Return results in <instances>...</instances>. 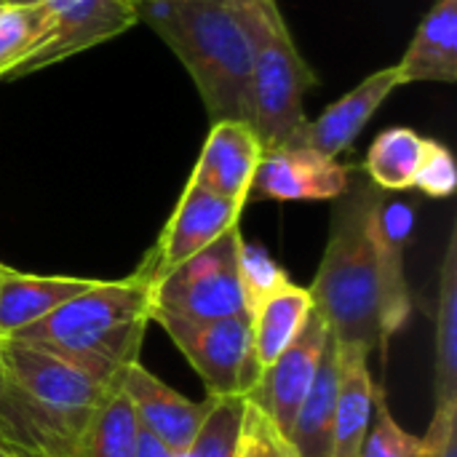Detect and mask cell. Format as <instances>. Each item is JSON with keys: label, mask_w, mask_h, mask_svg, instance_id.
<instances>
[{"label": "cell", "mask_w": 457, "mask_h": 457, "mask_svg": "<svg viewBox=\"0 0 457 457\" xmlns=\"http://www.w3.org/2000/svg\"><path fill=\"white\" fill-rule=\"evenodd\" d=\"M5 386L0 394V453L5 457H83L88 426L115 386L78 367L0 340Z\"/></svg>", "instance_id": "6da1fadb"}, {"label": "cell", "mask_w": 457, "mask_h": 457, "mask_svg": "<svg viewBox=\"0 0 457 457\" xmlns=\"http://www.w3.org/2000/svg\"><path fill=\"white\" fill-rule=\"evenodd\" d=\"M386 193L367 177H351L348 190L335 198L329 241L313 284V311L329 324L337 343L361 345L386 359L383 292L378 228Z\"/></svg>", "instance_id": "7a4b0ae2"}, {"label": "cell", "mask_w": 457, "mask_h": 457, "mask_svg": "<svg viewBox=\"0 0 457 457\" xmlns=\"http://www.w3.org/2000/svg\"><path fill=\"white\" fill-rule=\"evenodd\" d=\"M190 72L212 118L252 126V40L241 0H131Z\"/></svg>", "instance_id": "3957f363"}, {"label": "cell", "mask_w": 457, "mask_h": 457, "mask_svg": "<svg viewBox=\"0 0 457 457\" xmlns=\"http://www.w3.org/2000/svg\"><path fill=\"white\" fill-rule=\"evenodd\" d=\"M147 324V281L134 273L120 281H96L11 340L51 353L104 386H118L120 375L139 361Z\"/></svg>", "instance_id": "277c9868"}, {"label": "cell", "mask_w": 457, "mask_h": 457, "mask_svg": "<svg viewBox=\"0 0 457 457\" xmlns=\"http://www.w3.org/2000/svg\"><path fill=\"white\" fill-rule=\"evenodd\" d=\"M252 40V129L262 150L292 147L305 129L303 99L319 83L276 0H241Z\"/></svg>", "instance_id": "5b68a950"}, {"label": "cell", "mask_w": 457, "mask_h": 457, "mask_svg": "<svg viewBox=\"0 0 457 457\" xmlns=\"http://www.w3.org/2000/svg\"><path fill=\"white\" fill-rule=\"evenodd\" d=\"M241 228H233L177 268L155 278H145L150 321H212L249 313L241 281Z\"/></svg>", "instance_id": "8992f818"}, {"label": "cell", "mask_w": 457, "mask_h": 457, "mask_svg": "<svg viewBox=\"0 0 457 457\" xmlns=\"http://www.w3.org/2000/svg\"><path fill=\"white\" fill-rule=\"evenodd\" d=\"M158 324L193 364L209 396L244 399L252 394L262 367L254 356L249 313L212 321L161 319Z\"/></svg>", "instance_id": "52a82bcc"}, {"label": "cell", "mask_w": 457, "mask_h": 457, "mask_svg": "<svg viewBox=\"0 0 457 457\" xmlns=\"http://www.w3.org/2000/svg\"><path fill=\"white\" fill-rule=\"evenodd\" d=\"M244 206L228 198L214 195L212 190L187 179L169 222L163 225L153 252L145 257L142 268L137 270L142 278H155L179 262L190 260L228 230L238 228Z\"/></svg>", "instance_id": "ba28073f"}, {"label": "cell", "mask_w": 457, "mask_h": 457, "mask_svg": "<svg viewBox=\"0 0 457 457\" xmlns=\"http://www.w3.org/2000/svg\"><path fill=\"white\" fill-rule=\"evenodd\" d=\"M329 340H332L329 324L313 311L308 316V324L303 327L300 337L270 367L262 370L257 386L246 396L270 418V423L278 428V434L284 439L289 436L297 410L303 407V402L319 375V367H321Z\"/></svg>", "instance_id": "9c48e42d"}, {"label": "cell", "mask_w": 457, "mask_h": 457, "mask_svg": "<svg viewBox=\"0 0 457 457\" xmlns=\"http://www.w3.org/2000/svg\"><path fill=\"white\" fill-rule=\"evenodd\" d=\"M48 5V35L43 46L19 67L16 78L64 62L104 40H112L139 21L131 0H51Z\"/></svg>", "instance_id": "30bf717a"}, {"label": "cell", "mask_w": 457, "mask_h": 457, "mask_svg": "<svg viewBox=\"0 0 457 457\" xmlns=\"http://www.w3.org/2000/svg\"><path fill=\"white\" fill-rule=\"evenodd\" d=\"M353 169L311 147L265 150L249 198L268 201H335L351 185Z\"/></svg>", "instance_id": "8fae6325"}, {"label": "cell", "mask_w": 457, "mask_h": 457, "mask_svg": "<svg viewBox=\"0 0 457 457\" xmlns=\"http://www.w3.org/2000/svg\"><path fill=\"white\" fill-rule=\"evenodd\" d=\"M118 388L131 402L139 428L161 439L163 445L185 453L193 436L198 434L201 423L212 410V396L204 402H190L163 380L150 375L139 361H134L118 380Z\"/></svg>", "instance_id": "7c38bea8"}, {"label": "cell", "mask_w": 457, "mask_h": 457, "mask_svg": "<svg viewBox=\"0 0 457 457\" xmlns=\"http://www.w3.org/2000/svg\"><path fill=\"white\" fill-rule=\"evenodd\" d=\"M262 153L260 137L249 123L217 120L212 123V131L201 147L190 182L212 190L220 198L246 206Z\"/></svg>", "instance_id": "4fadbf2b"}, {"label": "cell", "mask_w": 457, "mask_h": 457, "mask_svg": "<svg viewBox=\"0 0 457 457\" xmlns=\"http://www.w3.org/2000/svg\"><path fill=\"white\" fill-rule=\"evenodd\" d=\"M399 86L402 83H399L396 64L372 72L353 91H348L335 104H329L316 120L305 123L297 145H292V147H311L327 158H337L343 150H348L356 142V137L370 123V118L380 110V104Z\"/></svg>", "instance_id": "5bb4252c"}, {"label": "cell", "mask_w": 457, "mask_h": 457, "mask_svg": "<svg viewBox=\"0 0 457 457\" xmlns=\"http://www.w3.org/2000/svg\"><path fill=\"white\" fill-rule=\"evenodd\" d=\"M370 351L337 343V402L332 457H361V447L375 415V388L370 372Z\"/></svg>", "instance_id": "9a60e30c"}, {"label": "cell", "mask_w": 457, "mask_h": 457, "mask_svg": "<svg viewBox=\"0 0 457 457\" xmlns=\"http://www.w3.org/2000/svg\"><path fill=\"white\" fill-rule=\"evenodd\" d=\"M91 278L70 276H29L5 268L0 278V340L16 337L21 329L37 324L72 297L91 289Z\"/></svg>", "instance_id": "2e32d148"}, {"label": "cell", "mask_w": 457, "mask_h": 457, "mask_svg": "<svg viewBox=\"0 0 457 457\" xmlns=\"http://www.w3.org/2000/svg\"><path fill=\"white\" fill-rule=\"evenodd\" d=\"M399 83H455L457 0H436L396 64Z\"/></svg>", "instance_id": "e0dca14e"}, {"label": "cell", "mask_w": 457, "mask_h": 457, "mask_svg": "<svg viewBox=\"0 0 457 457\" xmlns=\"http://www.w3.org/2000/svg\"><path fill=\"white\" fill-rule=\"evenodd\" d=\"M313 313V297L305 287L292 284L289 278L257 300L249 311L252 319V345L257 364L270 367L303 332L308 316Z\"/></svg>", "instance_id": "ac0fdd59"}, {"label": "cell", "mask_w": 457, "mask_h": 457, "mask_svg": "<svg viewBox=\"0 0 457 457\" xmlns=\"http://www.w3.org/2000/svg\"><path fill=\"white\" fill-rule=\"evenodd\" d=\"M412 228L410 206L394 204L383 206L380 228H378V249H380V292H383V337H391L407 324L412 313V295L404 276V241Z\"/></svg>", "instance_id": "d6986e66"}, {"label": "cell", "mask_w": 457, "mask_h": 457, "mask_svg": "<svg viewBox=\"0 0 457 457\" xmlns=\"http://www.w3.org/2000/svg\"><path fill=\"white\" fill-rule=\"evenodd\" d=\"M337 337L332 335L319 375L297 410L287 436L295 457H332L335 442V402H337Z\"/></svg>", "instance_id": "ffe728a7"}, {"label": "cell", "mask_w": 457, "mask_h": 457, "mask_svg": "<svg viewBox=\"0 0 457 457\" xmlns=\"http://www.w3.org/2000/svg\"><path fill=\"white\" fill-rule=\"evenodd\" d=\"M434 410L457 404V238L450 236L436 297V383Z\"/></svg>", "instance_id": "44dd1931"}, {"label": "cell", "mask_w": 457, "mask_h": 457, "mask_svg": "<svg viewBox=\"0 0 457 457\" xmlns=\"http://www.w3.org/2000/svg\"><path fill=\"white\" fill-rule=\"evenodd\" d=\"M426 147H428V139L407 126L386 129L383 134H378V139L372 142L367 153L364 174L383 193L412 190Z\"/></svg>", "instance_id": "7402d4cb"}, {"label": "cell", "mask_w": 457, "mask_h": 457, "mask_svg": "<svg viewBox=\"0 0 457 457\" xmlns=\"http://www.w3.org/2000/svg\"><path fill=\"white\" fill-rule=\"evenodd\" d=\"M51 27L48 3L0 5V80H16L19 67L43 46Z\"/></svg>", "instance_id": "603a6c76"}, {"label": "cell", "mask_w": 457, "mask_h": 457, "mask_svg": "<svg viewBox=\"0 0 457 457\" xmlns=\"http://www.w3.org/2000/svg\"><path fill=\"white\" fill-rule=\"evenodd\" d=\"M139 445V420L126 399V394L115 386L107 399L99 404L88 434L83 457H134Z\"/></svg>", "instance_id": "cb8c5ba5"}, {"label": "cell", "mask_w": 457, "mask_h": 457, "mask_svg": "<svg viewBox=\"0 0 457 457\" xmlns=\"http://www.w3.org/2000/svg\"><path fill=\"white\" fill-rule=\"evenodd\" d=\"M244 399H214L206 420L182 457H233L244 418Z\"/></svg>", "instance_id": "d4e9b609"}, {"label": "cell", "mask_w": 457, "mask_h": 457, "mask_svg": "<svg viewBox=\"0 0 457 457\" xmlns=\"http://www.w3.org/2000/svg\"><path fill=\"white\" fill-rule=\"evenodd\" d=\"M361 457H426L423 439L396 423L380 386L375 388V415L361 447Z\"/></svg>", "instance_id": "484cf974"}, {"label": "cell", "mask_w": 457, "mask_h": 457, "mask_svg": "<svg viewBox=\"0 0 457 457\" xmlns=\"http://www.w3.org/2000/svg\"><path fill=\"white\" fill-rule=\"evenodd\" d=\"M233 457H295V453L270 418L252 399H244V418Z\"/></svg>", "instance_id": "4316f807"}, {"label": "cell", "mask_w": 457, "mask_h": 457, "mask_svg": "<svg viewBox=\"0 0 457 457\" xmlns=\"http://www.w3.org/2000/svg\"><path fill=\"white\" fill-rule=\"evenodd\" d=\"M289 276L262 249L249 246L244 241V246H241V281H244V292L249 300V311L257 300H262L268 292H273Z\"/></svg>", "instance_id": "83f0119b"}, {"label": "cell", "mask_w": 457, "mask_h": 457, "mask_svg": "<svg viewBox=\"0 0 457 457\" xmlns=\"http://www.w3.org/2000/svg\"><path fill=\"white\" fill-rule=\"evenodd\" d=\"M455 185L457 171L453 153L442 142L428 139V147H426L420 171L415 177V187L423 190L431 198H450L455 193Z\"/></svg>", "instance_id": "f1b7e54d"}, {"label": "cell", "mask_w": 457, "mask_h": 457, "mask_svg": "<svg viewBox=\"0 0 457 457\" xmlns=\"http://www.w3.org/2000/svg\"><path fill=\"white\" fill-rule=\"evenodd\" d=\"M423 447L426 457H457V404L434 410Z\"/></svg>", "instance_id": "f546056e"}, {"label": "cell", "mask_w": 457, "mask_h": 457, "mask_svg": "<svg viewBox=\"0 0 457 457\" xmlns=\"http://www.w3.org/2000/svg\"><path fill=\"white\" fill-rule=\"evenodd\" d=\"M134 457H182L174 447L163 445L161 439H155L153 434L139 428V445H137V455Z\"/></svg>", "instance_id": "4dcf8cb0"}, {"label": "cell", "mask_w": 457, "mask_h": 457, "mask_svg": "<svg viewBox=\"0 0 457 457\" xmlns=\"http://www.w3.org/2000/svg\"><path fill=\"white\" fill-rule=\"evenodd\" d=\"M3 386H5V364H3V345H0V394H3Z\"/></svg>", "instance_id": "1f68e13d"}, {"label": "cell", "mask_w": 457, "mask_h": 457, "mask_svg": "<svg viewBox=\"0 0 457 457\" xmlns=\"http://www.w3.org/2000/svg\"><path fill=\"white\" fill-rule=\"evenodd\" d=\"M5 268H8V265H3V262H0V278H3V273H5Z\"/></svg>", "instance_id": "d6a6232c"}, {"label": "cell", "mask_w": 457, "mask_h": 457, "mask_svg": "<svg viewBox=\"0 0 457 457\" xmlns=\"http://www.w3.org/2000/svg\"><path fill=\"white\" fill-rule=\"evenodd\" d=\"M0 5H5V0H0Z\"/></svg>", "instance_id": "836d02e7"}, {"label": "cell", "mask_w": 457, "mask_h": 457, "mask_svg": "<svg viewBox=\"0 0 457 457\" xmlns=\"http://www.w3.org/2000/svg\"><path fill=\"white\" fill-rule=\"evenodd\" d=\"M0 457H5V455H3V453H0Z\"/></svg>", "instance_id": "e575fe53"}]
</instances>
